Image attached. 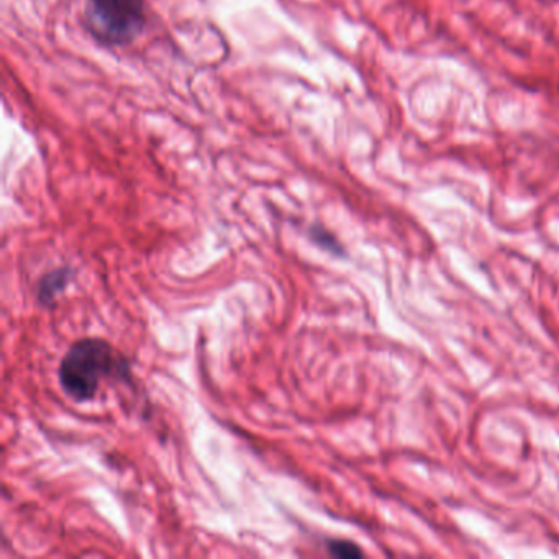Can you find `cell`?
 I'll return each instance as SVG.
<instances>
[{
	"label": "cell",
	"mask_w": 559,
	"mask_h": 559,
	"mask_svg": "<svg viewBox=\"0 0 559 559\" xmlns=\"http://www.w3.org/2000/svg\"><path fill=\"white\" fill-rule=\"evenodd\" d=\"M126 368L109 343L100 338L80 340L61 361V388L74 401H91L104 379L120 376Z\"/></svg>",
	"instance_id": "cell-1"
},
{
	"label": "cell",
	"mask_w": 559,
	"mask_h": 559,
	"mask_svg": "<svg viewBox=\"0 0 559 559\" xmlns=\"http://www.w3.org/2000/svg\"><path fill=\"white\" fill-rule=\"evenodd\" d=\"M329 549L332 555L338 556V558H361L362 556L361 549L355 543L342 542V539L330 542Z\"/></svg>",
	"instance_id": "cell-4"
},
{
	"label": "cell",
	"mask_w": 559,
	"mask_h": 559,
	"mask_svg": "<svg viewBox=\"0 0 559 559\" xmlns=\"http://www.w3.org/2000/svg\"><path fill=\"white\" fill-rule=\"evenodd\" d=\"M84 25L104 47L132 45L146 27L145 0H87Z\"/></svg>",
	"instance_id": "cell-2"
},
{
	"label": "cell",
	"mask_w": 559,
	"mask_h": 559,
	"mask_svg": "<svg viewBox=\"0 0 559 559\" xmlns=\"http://www.w3.org/2000/svg\"><path fill=\"white\" fill-rule=\"evenodd\" d=\"M68 276H70L68 271L60 270L47 274V276L40 281L38 299L41 300V304H45V306H51V304H53V300L57 299L58 294L63 293L64 287H67Z\"/></svg>",
	"instance_id": "cell-3"
}]
</instances>
